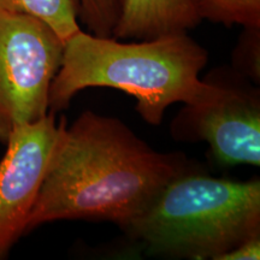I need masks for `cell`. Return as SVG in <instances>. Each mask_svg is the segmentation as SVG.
<instances>
[{
	"label": "cell",
	"instance_id": "cell-1",
	"mask_svg": "<svg viewBox=\"0 0 260 260\" xmlns=\"http://www.w3.org/2000/svg\"><path fill=\"white\" fill-rule=\"evenodd\" d=\"M25 235L44 224L102 219L124 230L172 178L194 168L180 152H159L121 119L84 111L63 116Z\"/></svg>",
	"mask_w": 260,
	"mask_h": 260
},
{
	"label": "cell",
	"instance_id": "cell-2",
	"mask_svg": "<svg viewBox=\"0 0 260 260\" xmlns=\"http://www.w3.org/2000/svg\"><path fill=\"white\" fill-rule=\"evenodd\" d=\"M207 61L209 52L188 32L122 42L81 29L64 42L51 84L50 112L67 110L83 89L107 87L134 96L142 119L159 125L169 106L193 103L204 93L207 83L199 75Z\"/></svg>",
	"mask_w": 260,
	"mask_h": 260
},
{
	"label": "cell",
	"instance_id": "cell-3",
	"mask_svg": "<svg viewBox=\"0 0 260 260\" xmlns=\"http://www.w3.org/2000/svg\"><path fill=\"white\" fill-rule=\"evenodd\" d=\"M123 232L152 256L216 260L260 236V180L218 178L194 167L172 178Z\"/></svg>",
	"mask_w": 260,
	"mask_h": 260
},
{
	"label": "cell",
	"instance_id": "cell-4",
	"mask_svg": "<svg viewBox=\"0 0 260 260\" xmlns=\"http://www.w3.org/2000/svg\"><path fill=\"white\" fill-rule=\"evenodd\" d=\"M207 87L172 119L175 141L206 142L223 167H260L259 88L233 68L214 69Z\"/></svg>",
	"mask_w": 260,
	"mask_h": 260
},
{
	"label": "cell",
	"instance_id": "cell-5",
	"mask_svg": "<svg viewBox=\"0 0 260 260\" xmlns=\"http://www.w3.org/2000/svg\"><path fill=\"white\" fill-rule=\"evenodd\" d=\"M64 40L41 19L0 11V142L17 125L50 112L52 81Z\"/></svg>",
	"mask_w": 260,
	"mask_h": 260
},
{
	"label": "cell",
	"instance_id": "cell-6",
	"mask_svg": "<svg viewBox=\"0 0 260 260\" xmlns=\"http://www.w3.org/2000/svg\"><path fill=\"white\" fill-rule=\"evenodd\" d=\"M59 123L48 112L17 125L6 140L0 160V260L25 235V226L56 145Z\"/></svg>",
	"mask_w": 260,
	"mask_h": 260
},
{
	"label": "cell",
	"instance_id": "cell-7",
	"mask_svg": "<svg viewBox=\"0 0 260 260\" xmlns=\"http://www.w3.org/2000/svg\"><path fill=\"white\" fill-rule=\"evenodd\" d=\"M117 8L112 38L118 40L188 32L203 22L193 0H117Z\"/></svg>",
	"mask_w": 260,
	"mask_h": 260
},
{
	"label": "cell",
	"instance_id": "cell-8",
	"mask_svg": "<svg viewBox=\"0 0 260 260\" xmlns=\"http://www.w3.org/2000/svg\"><path fill=\"white\" fill-rule=\"evenodd\" d=\"M0 11L24 14L41 19L64 42L81 30L79 0H0Z\"/></svg>",
	"mask_w": 260,
	"mask_h": 260
},
{
	"label": "cell",
	"instance_id": "cell-9",
	"mask_svg": "<svg viewBox=\"0 0 260 260\" xmlns=\"http://www.w3.org/2000/svg\"><path fill=\"white\" fill-rule=\"evenodd\" d=\"M200 18L225 27H260V0H193Z\"/></svg>",
	"mask_w": 260,
	"mask_h": 260
},
{
	"label": "cell",
	"instance_id": "cell-10",
	"mask_svg": "<svg viewBox=\"0 0 260 260\" xmlns=\"http://www.w3.org/2000/svg\"><path fill=\"white\" fill-rule=\"evenodd\" d=\"M79 21L96 37H112L117 22V0H79Z\"/></svg>",
	"mask_w": 260,
	"mask_h": 260
},
{
	"label": "cell",
	"instance_id": "cell-11",
	"mask_svg": "<svg viewBox=\"0 0 260 260\" xmlns=\"http://www.w3.org/2000/svg\"><path fill=\"white\" fill-rule=\"evenodd\" d=\"M260 27L243 28L233 53V69L248 80L259 82L260 76Z\"/></svg>",
	"mask_w": 260,
	"mask_h": 260
},
{
	"label": "cell",
	"instance_id": "cell-12",
	"mask_svg": "<svg viewBox=\"0 0 260 260\" xmlns=\"http://www.w3.org/2000/svg\"><path fill=\"white\" fill-rule=\"evenodd\" d=\"M260 259V236L252 237L230 249L216 260H259Z\"/></svg>",
	"mask_w": 260,
	"mask_h": 260
}]
</instances>
